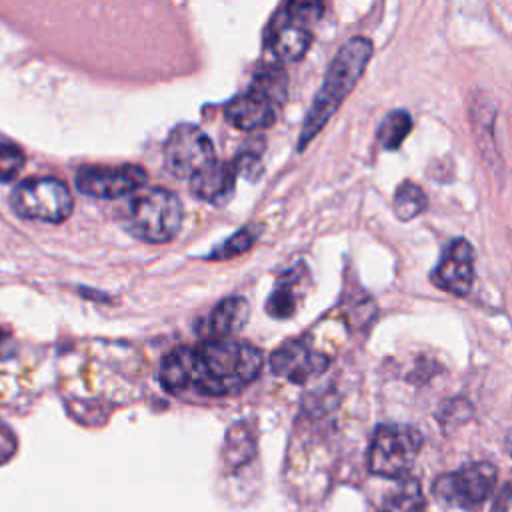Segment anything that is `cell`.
Returning <instances> with one entry per match:
<instances>
[{
	"label": "cell",
	"mask_w": 512,
	"mask_h": 512,
	"mask_svg": "<svg viewBox=\"0 0 512 512\" xmlns=\"http://www.w3.org/2000/svg\"><path fill=\"white\" fill-rule=\"evenodd\" d=\"M166 168L176 178L192 180L206 168H210L218 158L214 144L204 130L194 124L176 126L164 146Z\"/></svg>",
	"instance_id": "8992f818"
},
{
	"label": "cell",
	"mask_w": 512,
	"mask_h": 512,
	"mask_svg": "<svg viewBox=\"0 0 512 512\" xmlns=\"http://www.w3.org/2000/svg\"><path fill=\"white\" fill-rule=\"evenodd\" d=\"M184 210L180 198L166 188H148L132 196L124 212L126 230L142 242L164 244L182 226Z\"/></svg>",
	"instance_id": "3957f363"
},
{
	"label": "cell",
	"mask_w": 512,
	"mask_h": 512,
	"mask_svg": "<svg viewBox=\"0 0 512 512\" xmlns=\"http://www.w3.org/2000/svg\"><path fill=\"white\" fill-rule=\"evenodd\" d=\"M424 508V494L420 482L414 478L402 480L382 500V512H420Z\"/></svg>",
	"instance_id": "2e32d148"
},
{
	"label": "cell",
	"mask_w": 512,
	"mask_h": 512,
	"mask_svg": "<svg viewBox=\"0 0 512 512\" xmlns=\"http://www.w3.org/2000/svg\"><path fill=\"white\" fill-rule=\"evenodd\" d=\"M312 44V34L308 26H302L288 16L272 30L270 48L284 62L300 60Z\"/></svg>",
	"instance_id": "5bb4252c"
},
{
	"label": "cell",
	"mask_w": 512,
	"mask_h": 512,
	"mask_svg": "<svg viewBox=\"0 0 512 512\" xmlns=\"http://www.w3.org/2000/svg\"><path fill=\"white\" fill-rule=\"evenodd\" d=\"M422 448V434L408 424H380L368 448V470L382 478H404Z\"/></svg>",
	"instance_id": "277c9868"
},
{
	"label": "cell",
	"mask_w": 512,
	"mask_h": 512,
	"mask_svg": "<svg viewBox=\"0 0 512 512\" xmlns=\"http://www.w3.org/2000/svg\"><path fill=\"white\" fill-rule=\"evenodd\" d=\"M26 158L14 144H0V182H10L22 170Z\"/></svg>",
	"instance_id": "7402d4cb"
},
{
	"label": "cell",
	"mask_w": 512,
	"mask_h": 512,
	"mask_svg": "<svg viewBox=\"0 0 512 512\" xmlns=\"http://www.w3.org/2000/svg\"><path fill=\"white\" fill-rule=\"evenodd\" d=\"M264 364L262 352L250 342L234 338H204L192 346H178L160 364V384L174 392L202 396H230L256 380Z\"/></svg>",
	"instance_id": "6da1fadb"
},
{
	"label": "cell",
	"mask_w": 512,
	"mask_h": 512,
	"mask_svg": "<svg viewBox=\"0 0 512 512\" xmlns=\"http://www.w3.org/2000/svg\"><path fill=\"white\" fill-rule=\"evenodd\" d=\"M372 58V42L362 36H354L340 46L332 58L324 82L316 92L312 106L302 124L298 148H306L308 142L326 126L346 96L354 90Z\"/></svg>",
	"instance_id": "7a4b0ae2"
},
{
	"label": "cell",
	"mask_w": 512,
	"mask_h": 512,
	"mask_svg": "<svg viewBox=\"0 0 512 512\" xmlns=\"http://www.w3.org/2000/svg\"><path fill=\"white\" fill-rule=\"evenodd\" d=\"M10 204L18 216L50 224L64 222L74 208L68 186L56 178H28L20 182L10 196Z\"/></svg>",
	"instance_id": "5b68a950"
},
{
	"label": "cell",
	"mask_w": 512,
	"mask_h": 512,
	"mask_svg": "<svg viewBox=\"0 0 512 512\" xmlns=\"http://www.w3.org/2000/svg\"><path fill=\"white\" fill-rule=\"evenodd\" d=\"M426 204H428V200H426L424 190L410 180L402 182L394 192V214L404 222H408V220L416 218L420 212H424Z\"/></svg>",
	"instance_id": "d6986e66"
},
{
	"label": "cell",
	"mask_w": 512,
	"mask_h": 512,
	"mask_svg": "<svg viewBox=\"0 0 512 512\" xmlns=\"http://www.w3.org/2000/svg\"><path fill=\"white\" fill-rule=\"evenodd\" d=\"M16 348H18V344H16L12 332L6 328H0V360L12 358L16 354Z\"/></svg>",
	"instance_id": "603a6c76"
},
{
	"label": "cell",
	"mask_w": 512,
	"mask_h": 512,
	"mask_svg": "<svg viewBox=\"0 0 512 512\" xmlns=\"http://www.w3.org/2000/svg\"><path fill=\"white\" fill-rule=\"evenodd\" d=\"M146 182V172L134 164L84 166L76 172V188L92 198H120L136 192Z\"/></svg>",
	"instance_id": "ba28073f"
},
{
	"label": "cell",
	"mask_w": 512,
	"mask_h": 512,
	"mask_svg": "<svg viewBox=\"0 0 512 512\" xmlns=\"http://www.w3.org/2000/svg\"><path fill=\"white\" fill-rule=\"evenodd\" d=\"M412 132V116L406 110H392L378 126V142L384 150H398Z\"/></svg>",
	"instance_id": "ac0fdd59"
},
{
	"label": "cell",
	"mask_w": 512,
	"mask_h": 512,
	"mask_svg": "<svg viewBox=\"0 0 512 512\" xmlns=\"http://www.w3.org/2000/svg\"><path fill=\"white\" fill-rule=\"evenodd\" d=\"M330 360L320 350L312 348L304 340H290L270 354V370L290 382L302 384L312 376L322 374Z\"/></svg>",
	"instance_id": "9c48e42d"
},
{
	"label": "cell",
	"mask_w": 512,
	"mask_h": 512,
	"mask_svg": "<svg viewBox=\"0 0 512 512\" xmlns=\"http://www.w3.org/2000/svg\"><path fill=\"white\" fill-rule=\"evenodd\" d=\"M496 484V468L490 462H470L448 472L434 482V494L440 502L460 508L480 506Z\"/></svg>",
	"instance_id": "52a82bcc"
},
{
	"label": "cell",
	"mask_w": 512,
	"mask_h": 512,
	"mask_svg": "<svg viewBox=\"0 0 512 512\" xmlns=\"http://www.w3.org/2000/svg\"><path fill=\"white\" fill-rule=\"evenodd\" d=\"M256 240V230L246 226L242 230H238L234 236L226 238L220 246H216L206 258L208 260H230V258H236L240 256L242 252H246Z\"/></svg>",
	"instance_id": "ffe728a7"
},
{
	"label": "cell",
	"mask_w": 512,
	"mask_h": 512,
	"mask_svg": "<svg viewBox=\"0 0 512 512\" xmlns=\"http://www.w3.org/2000/svg\"><path fill=\"white\" fill-rule=\"evenodd\" d=\"M238 168L234 162L216 160L210 168L190 180V190L196 198L210 204H224L234 190Z\"/></svg>",
	"instance_id": "4fadbf2b"
},
{
	"label": "cell",
	"mask_w": 512,
	"mask_h": 512,
	"mask_svg": "<svg viewBox=\"0 0 512 512\" xmlns=\"http://www.w3.org/2000/svg\"><path fill=\"white\" fill-rule=\"evenodd\" d=\"M302 268H292L286 274H282L270 292V298L266 302V310L272 318H290L296 312L298 296H300V282H302Z\"/></svg>",
	"instance_id": "9a60e30c"
},
{
	"label": "cell",
	"mask_w": 512,
	"mask_h": 512,
	"mask_svg": "<svg viewBox=\"0 0 512 512\" xmlns=\"http://www.w3.org/2000/svg\"><path fill=\"white\" fill-rule=\"evenodd\" d=\"M324 12V0H288L286 16L302 26L316 22Z\"/></svg>",
	"instance_id": "44dd1931"
},
{
	"label": "cell",
	"mask_w": 512,
	"mask_h": 512,
	"mask_svg": "<svg viewBox=\"0 0 512 512\" xmlns=\"http://www.w3.org/2000/svg\"><path fill=\"white\" fill-rule=\"evenodd\" d=\"M276 108L268 96L250 88L226 106V120L240 130L268 128L276 120Z\"/></svg>",
	"instance_id": "8fae6325"
},
{
	"label": "cell",
	"mask_w": 512,
	"mask_h": 512,
	"mask_svg": "<svg viewBox=\"0 0 512 512\" xmlns=\"http://www.w3.org/2000/svg\"><path fill=\"white\" fill-rule=\"evenodd\" d=\"M252 88L268 96L276 106H282L288 92V78L284 68L278 64H262L254 74Z\"/></svg>",
	"instance_id": "e0dca14e"
},
{
	"label": "cell",
	"mask_w": 512,
	"mask_h": 512,
	"mask_svg": "<svg viewBox=\"0 0 512 512\" xmlns=\"http://www.w3.org/2000/svg\"><path fill=\"white\" fill-rule=\"evenodd\" d=\"M250 306L242 296L220 300L212 312L200 320L198 334L204 338H232L248 320Z\"/></svg>",
	"instance_id": "7c38bea8"
},
{
	"label": "cell",
	"mask_w": 512,
	"mask_h": 512,
	"mask_svg": "<svg viewBox=\"0 0 512 512\" xmlns=\"http://www.w3.org/2000/svg\"><path fill=\"white\" fill-rule=\"evenodd\" d=\"M432 282L454 296H466L470 292L474 284V250L468 240L454 238L448 244L432 272Z\"/></svg>",
	"instance_id": "30bf717a"
}]
</instances>
